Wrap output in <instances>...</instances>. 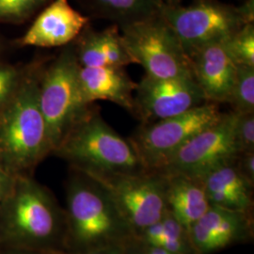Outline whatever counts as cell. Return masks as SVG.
I'll return each mask as SVG.
<instances>
[{
    "label": "cell",
    "instance_id": "9c48e42d",
    "mask_svg": "<svg viewBox=\"0 0 254 254\" xmlns=\"http://www.w3.org/2000/svg\"><path fill=\"white\" fill-rule=\"evenodd\" d=\"M87 176L97 182L107 192L134 237L163 218L167 204L161 173L146 171Z\"/></svg>",
    "mask_w": 254,
    "mask_h": 254
},
{
    "label": "cell",
    "instance_id": "cb8c5ba5",
    "mask_svg": "<svg viewBox=\"0 0 254 254\" xmlns=\"http://www.w3.org/2000/svg\"><path fill=\"white\" fill-rule=\"evenodd\" d=\"M235 113L234 133L238 153L254 152V112Z\"/></svg>",
    "mask_w": 254,
    "mask_h": 254
},
{
    "label": "cell",
    "instance_id": "4dcf8cb0",
    "mask_svg": "<svg viewBox=\"0 0 254 254\" xmlns=\"http://www.w3.org/2000/svg\"><path fill=\"white\" fill-rule=\"evenodd\" d=\"M163 1L165 4H168V5H178L181 0H163Z\"/></svg>",
    "mask_w": 254,
    "mask_h": 254
},
{
    "label": "cell",
    "instance_id": "30bf717a",
    "mask_svg": "<svg viewBox=\"0 0 254 254\" xmlns=\"http://www.w3.org/2000/svg\"><path fill=\"white\" fill-rule=\"evenodd\" d=\"M236 113H223L213 126L202 130L179 148L154 172L201 177L239 154L234 133Z\"/></svg>",
    "mask_w": 254,
    "mask_h": 254
},
{
    "label": "cell",
    "instance_id": "d6986e66",
    "mask_svg": "<svg viewBox=\"0 0 254 254\" xmlns=\"http://www.w3.org/2000/svg\"><path fill=\"white\" fill-rule=\"evenodd\" d=\"M98 11L121 25L149 18L160 12L163 0H92Z\"/></svg>",
    "mask_w": 254,
    "mask_h": 254
},
{
    "label": "cell",
    "instance_id": "8992f818",
    "mask_svg": "<svg viewBox=\"0 0 254 254\" xmlns=\"http://www.w3.org/2000/svg\"><path fill=\"white\" fill-rule=\"evenodd\" d=\"M79 64L71 46L45 71L39 85V104L46 122L52 154L64 137L91 109L82 99L78 84Z\"/></svg>",
    "mask_w": 254,
    "mask_h": 254
},
{
    "label": "cell",
    "instance_id": "4316f807",
    "mask_svg": "<svg viewBox=\"0 0 254 254\" xmlns=\"http://www.w3.org/2000/svg\"><path fill=\"white\" fill-rule=\"evenodd\" d=\"M127 254H174L168 252L162 248L155 246L146 245L144 243L136 240V243L133 244L130 240L123 249Z\"/></svg>",
    "mask_w": 254,
    "mask_h": 254
},
{
    "label": "cell",
    "instance_id": "5bb4252c",
    "mask_svg": "<svg viewBox=\"0 0 254 254\" xmlns=\"http://www.w3.org/2000/svg\"><path fill=\"white\" fill-rule=\"evenodd\" d=\"M192 73L205 100L227 103L236 78L237 64L224 43L205 46L190 57Z\"/></svg>",
    "mask_w": 254,
    "mask_h": 254
},
{
    "label": "cell",
    "instance_id": "f1b7e54d",
    "mask_svg": "<svg viewBox=\"0 0 254 254\" xmlns=\"http://www.w3.org/2000/svg\"><path fill=\"white\" fill-rule=\"evenodd\" d=\"M48 254H123V250L119 248H109V249H101L95 251H90L85 253H73V254H64L61 250L46 252Z\"/></svg>",
    "mask_w": 254,
    "mask_h": 254
},
{
    "label": "cell",
    "instance_id": "52a82bcc",
    "mask_svg": "<svg viewBox=\"0 0 254 254\" xmlns=\"http://www.w3.org/2000/svg\"><path fill=\"white\" fill-rule=\"evenodd\" d=\"M123 42L136 64L156 78L194 77L190 58L160 14L121 25Z\"/></svg>",
    "mask_w": 254,
    "mask_h": 254
},
{
    "label": "cell",
    "instance_id": "ba28073f",
    "mask_svg": "<svg viewBox=\"0 0 254 254\" xmlns=\"http://www.w3.org/2000/svg\"><path fill=\"white\" fill-rule=\"evenodd\" d=\"M218 104L205 102L171 118L142 124L130 138L148 171H157L171 155L222 116Z\"/></svg>",
    "mask_w": 254,
    "mask_h": 254
},
{
    "label": "cell",
    "instance_id": "3957f363",
    "mask_svg": "<svg viewBox=\"0 0 254 254\" xmlns=\"http://www.w3.org/2000/svg\"><path fill=\"white\" fill-rule=\"evenodd\" d=\"M66 204L64 244L74 253L123 250L134 238L107 192L84 173L69 181Z\"/></svg>",
    "mask_w": 254,
    "mask_h": 254
},
{
    "label": "cell",
    "instance_id": "4fadbf2b",
    "mask_svg": "<svg viewBox=\"0 0 254 254\" xmlns=\"http://www.w3.org/2000/svg\"><path fill=\"white\" fill-rule=\"evenodd\" d=\"M89 18L73 9L68 0H54L44 9L20 40L22 46H65L75 41Z\"/></svg>",
    "mask_w": 254,
    "mask_h": 254
},
{
    "label": "cell",
    "instance_id": "7a4b0ae2",
    "mask_svg": "<svg viewBox=\"0 0 254 254\" xmlns=\"http://www.w3.org/2000/svg\"><path fill=\"white\" fill-rule=\"evenodd\" d=\"M65 216L54 197L31 176L16 177L0 203V246L46 253L64 242Z\"/></svg>",
    "mask_w": 254,
    "mask_h": 254
},
{
    "label": "cell",
    "instance_id": "f546056e",
    "mask_svg": "<svg viewBox=\"0 0 254 254\" xmlns=\"http://www.w3.org/2000/svg\"><path fill=\"white\" fill-rule=\"evenodd\" d=\"M3 254H48L46 253H40V252H32V251H25V250H9Z\"/></svg>",
    "mask_w": 254,
    "mask_h": 254
},
{
    "label": "cell",
    "instance_id": "277c9868",
    "mask_svg": "<svg viewBox=\"0 0 254 254\" xmlns=\"http://www.w3.org/2000/svg\"><path fill=\"white\" fill-rule=\"evenodd\" d=\"M53 154L86 175H113L146 172L130 139L109 127L98 109L88 113L70 130Z\"/></svg>",
    "mask_w": 254,
    "mask_h": 254
},
{
    "label": "cell",
    "instance_id": "9a60e30c",
    "mask_svg": "<svg viewBox=\"0 0 254 254\" xmlns=\"http://www.w3.org/2000/svg\"><path fill=\"white\" fill-rule=\"evenodd\" d=\"M78 84L86 105L91 106L96 101H109L133 114L137 83L131 79L125 67L79 66Z\"/></svg>",
    "mask_w": 254,
    "mask_h": 254
},
{
    "label": "cell",
    "instance_id": "603a6c76",
    "mask_svg": "<svg viewBox=\"0 0 254 254\" xmlns=\"http://www.w3.org/2000/svg\"><path fill=\"white\" fill-rule=\"evenodd\" d=\"M48 0H0V23L25 22Z\"/></svg>",
    "mask_w": 254,
    "mask_h": 254
},
{
    "label": "cell",
    "instance_id": "8fae6325",
    "mask_svg": "<svg viewBox=\"0 0 254 254\" xmlns=\"http://www.w3.org/2000/svg\"><path fill=\"white\" fill-rule=\"evenodd\" d=\"M205 102L194 77L156 78L145 74L136 85L133 115L148 124L179 115Z\"/></svg>",
    "mask_w": 254,
    "mask_h": 254
},
{
    "label": "cell",
    "instance_id": "ac0fdd59",
    "mask_svg": "<svg viewBox=\"0 0 254 254\" xmlns=\"http://www.w3.org/2000/svg\"><path fill=\"white\" fill-rule=\"evenodd\" d=\"M236 159L218 165L200 178L210 204L249 212L253 204L254 186L239 172Z\"/></svg>",
    "mask_w": 254,
    "mask_h": 254
},
{
    "label": "cell",
    "instance_id": "7c38bea8",
    "mask_svg": "<svg viewBox=\"0 0 254 254\" xmlns=\"http://www.w3.org/2000/svg\"><path fill=\"white\" fill-rule=\"evenodd\" d=\"M194 254H209L247 237L251 232L249 212L210 204L188 230Z\"/></svg>",
    "mask_w": 254,
    "mask_h": 254
},
{
    "label": "cell",
    "instance_id": "6da1fadb",
    "mask_svg": "<svg viewBox=\"0 0 254 254\" xmlns=\"http://www.w3.org/2000/svg\"><path fill=\"white\" fill-rule=\"evenodd\" d=\"M42 70L24 71L17 90L0 109V168L14 177L31 176L52 147L39 104Z\"/></svg>",
    "mask_w": 254,
    "mask_h": 254
},
{
    "label": "cell",
    "instance_id": "d4e9b609",
    "mask_svg": "<svg viewBox=\"0 0 254 254\" xmlns=\"http://www.w3.org/2000/svg\"><path fill=\"white\" fill-rule=\"evenodd\" d=\"M24 71L16 67L0 64V109L14 94L22 79Z\"/></svg>",
    "mask_w": 254,
    "mask_h": 254
},
{
    "label": "cell",
    "instance_id": "83f0119b",
    "mask_svg": "<svg viewBox=\"0 0 254 254\" xmlns=\"http://www.w3.org/2000/svg\"><path fill=\"white\" fill-rule=\"evenodd\" d=\"M16 177L0 168V203L5 200L12 190Z\"/></svg>",
    "mask_w": 254,
    "mask_h": 254
},
{
    "label": "cell",
    "instance_id": "e0dca14e",
    "mask_svg": "<svg viewBox=\"0 0 254 254\" xmlns=\"http://www.w3.org/2000/svg\"><path fill=\"white\" fill-rule=\"evenodd\" d=\"M161 174L165 180L167 209L189 230L210 206L202 180L181 173Z\"/></svg>",
    "mask_w": 254,
    "mask_h": 254
},
{
    "label": "cell",
    "instance_id": "5b68a950",
    "mask_svg": "<svg viewBox=\"0 0 254 254\" xmlns=\"http://www.w3.org/2000/svg\"><path fill=\"white\" fill-rule=\"evenodd\" d=\"M254 0L241 7L213 0L186 7L164 3L159 12L190 58L205 46L226 42L246 24L254 23Z\"/></svg>",
    "mask_w": 254,
    "mask_h": 254
},
{
    "label": "cell",
    "instance_id": "2e32d148",
    "mask_svg": "<svg viewBox=\"0 0 254 254\" xmlns=\"http://www.w3.org/2000/svg\"><path fill=\"white\" fill-rule=\"evenodd\" d=\"M73 46L77 62L83 67H125L136 64L126 48L117 25L101 31L86 27Z\"/></svg>",
    "mask_w": 254,
    "mask_h": 254
},
{
    "label": "cell",
    "instance_id": "484cf974",
    "mask_svg": "<svg viewBox=\"0 0 254 254\" xmlns=\"http://www.w3.org/2000/svg\"><path fill=\"white\" fill-rule=\"evenodd\" d=\"M237 169L245 177L247 181L254 186V152H248L237 155L236 159Z\"/></svg>",
    "mask_w": 254,
    "mask_h": 254
},
{
    "label": "cell",
    "instance_id": "7402d4cb",
    "mask_svg": "<svg viewBox=\"0 0 254 254\" xmlns=\"http://www.w3.org/2000/svg\"><path fill=\"white\" fill-rule=\"evenodd\" d=\"M237 65L254 67V25L246 24L224 42Z\"/></svg>",
    "mask_w": 254,
    "mask_h": 254
},
{
    "label": "cell",
    "instance_id": "44dd1931",
    "mask_svg": "<svg viewBox=\"0 0 254 254\" xmlns=\"http://www.w3.org/2000/svg\"><path fill=\"white\" fill-rule=\"evenodd\" d=\"M162 219L163 236L157 246L174 254H194L191 248L189 232L167 209Z\"/></svg>",
    "mask_w": 254,
    "mask_h": 254
},
{
    "label": "cell",
    "instance_id": "ffe728a7",
    "mask_svg": "<svg viewBox=\"0 0 254 254\" xmlns=\"http://www.w3.org/2000/svg\"><path fill=\"white\" fill-rule=\"evenodd\" d=\"M227 103L236 113L254 112V67L237 66L236 78Z\"/></svg>",
    "mask_w": 254,
    "mask_h": 254
}]
</instances>
